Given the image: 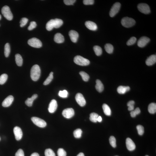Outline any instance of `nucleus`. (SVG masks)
<instances>
[{
	"label": "nucleus",
	"instance_id": "1",
	"mask_svg": "<svg viewBox=\"0 0 156 156\" xmlns=\"http://www.w3.org/2000/svg\"><path fill=\"white\" fill-rule=\"evenodd\" d=\"M40 73V67L38 65H36L33 66L30 71V76L32 80L36 81L39 79Z\"/></svg>",
	"mask_w": 156,
	"mask_h": 156
},
{
	"label": "nucleus",
	"instance_id": "2",
	"mask_svg": "<svg viewBox=\"0 0 156 156\" xmlns=\"http://www.w3.org/2000/svg\"><path fill=\"white\" fill-rule=\"evenodd\" d=\"M74 62L76 64L82 66H87L90 64L89 60L80 56H77L74 59Z\"/></svg>",
	"mask_w": 156,
	"mask_h": 156
},
{
	"label": "nucleus",
	"instance_id": "3",
	"mask_svg": "<svg viewBox=\"0 0 156 156\" xmlns=\"http://www.w3.org/2000/svg\"><path fill=\"white\" fill-rule=\"evenodd\" d=\"M136 22L134 19L128 17H124L121 21V24L125 27L128 28L134 26Z\"/></svg>",
	"mask_w": 156,
	"mask_h": 156
},
{
	"label": "nucleus",
	"instance_id": "4",
	"mask_svg": "<svg viewBox=\"0 0 156 156\" xmlns=\"http://www.w3.org/2000/svg\"><path fill=\"white\" fill-rule=\"evenodd\" d=\"M1 11L3 16L8 20L11 21L12 20L13 15L8 6H5L3 7Z\"/></svg>",
	"mask_w": 156,
	"mask_h": 156
},
{
	"label": "nucleus",
	"instance_id": "5",
	"mask_svg": "<svg viewBox=\"0 0 156 156\" xmlns=\"http://www.w3.org/2000/svg\"><path fill=\"white\" fill-rule=\"evenodd\" d=\"M28 44L31 47L39 48L42 47V42L39 39L36 38H33L29 39L28 41Z\"/></svg>",
	"mask_w": 156,
	"mask_h": 156
},
{
	"label": "nucleus",
	"instance_id": "6",
	"mask_svg": "<svg viewBox=\"0 0 156 156\" xmlns=\"http://www.w3.org/2000/svg\"><path fill=\"white\" fill-rule=\"evenodd\" d=\"M137 8L138 10L140 12L144 14H149L151 12L150 7L148 5L145 3H140L138 5Z\"/></svg>",
	"mask_w": 156,
	"mask_h": 156
},
{
	"label": "nucleus",
	"instance_id": "7",
	"mask_svg": "<svg viewBox=\"0 0 156 156\" xmlns=\"http://www.w3.org/2000/svg\"><path fill=\"white\" fill-rule=\"evenodd\" d=\"M31 119L34 124L40 128H44L47 125V124L45 121L38 117H32Z\"/></svg>",
	"mask_w": 156,
	"mask_h": 156
},
{
	"label": "nucleus",
	"instance_id": "8",
	"mask_svg": "<svg viewBox=\"0 0 156 156\" xmlns=\"http://www.w3.org/2000/svg\"><path fill=\"white\" fill-rule=\"evenodd\" d=\"M121 6L120 3H116L114 4L110 11V16L111 17H114L120 10Z\"/></svg>",
	"mask_w": 156,
	"mask_h": 156
},
{
	"label": "nucleus",
	"instance_id": "9",
	"mask_svg": "<svg viewBox=\"0 0 156 156\" xmlns=\"http://www.w3.org/2000/svg\"><path fill=\"white\" fill-rule=\"evenodd\" d=\"M75 99L77 103L81 107H84L85 105L86 101L83 96L82 94L80 93L77 94L75 97Z\"/></svg>",
	"mask_w": 156,
	"mask_h": 156
},
{
	"label": "nucleus",
	"instance_id": "10",
	"mask_svg": "<svg viewBox=\"0 0 156 156\" xmlns=\"http://www.w3.org/2000/svg\"><path fill=\"white\" fill-rule=\"evenodd\" d=\"M74 110L72 108H67L64 110L62 115L64 117L67 119H70L74 115Z\"/></svg>",
	"mask_w": 156,
	"mask_h": 156
},
{
	"label": "nucleus",
	"instance_id": "11",
	"mask_svg": "<svg viewBox=\"0 0 156 156\" xmlns=\"http://www.w3.org/2000/svg\"><path fill=\"white\" fill-rule=\"evenodd\" d=\"M150 40L149 38L146 36H142L138 40L137 45L139 47H144L149 43Z\"/></svg>",
	"mask_w": 156,
	"mask_h": 156
},
{
	"label": "nucleus",
	"instance_id": "12",
	"mask_svg": "<svg viewBox=\"0 0 156 156\" xmlns=\"http://www.w3.org/2000/svg\"><path fill=\"white\" fill-rule=\"evenodd\" d=\"M13 132L16 139L17 140H20L22 138L23 133L20 127L17 126L15 127L13 129Z\"/></svg>",
	"mask_w": 156,
	"mask_h": 156
},
{
	"label": "nucleus",
	"instance_id": "13",
	"mask_svg": "<svg viewBox=\"0 0 156 156\" xmlns=\"http://www.w3.org/2000/svg\"><path fill=\"white\" fill-rule=\"evenodd\" d=\"M127 149L129 151H133L136 148V145L132 140L130 138H127L126 140Z\"/></svg>",
	"mask_w": 156,
	"mask_h": 156
},
{
	"label": "nucleus",
	"instance_id": "14",
	"mask_svg": "<svg viewBox=\"0 0 156 156\" xmlns=\"http://www.w3.org/2000/svg\"><path fill=\"white\" fill-rule=\"evenodd\" d=\"M58 107L57 102L55 99L52 100L49 104L48 110L50 113H53L56 110Z\"/></svg>",
	"mask_w": 156,
	"mask_h": 156
},
{
	"label": "nucleus",
	"instance_id": "15",
	"mask_svg": "<svg viewBox=\"0 0 156 156\" xmlns=\"http://www.w3.org/2000/svg\"><path fill=\"white\" fill-rule=\"evenodd\" d=\"M70 39L73 43H76L77 41L79 34L77 32L74 30H71L69 32Z\"/></svg>",
	"mask_w": 156,
	"mask_h": 156
},
{
	"label": "nucleus",
	"instance_id": "16",
	"mask_svg": "<svg viewBox=\"0 0 156 156\" xmlns=\"http://www.w3.org/2000/svg\"><path fill=\"white\" fill-rule=\"evenodd\" d=\"M14 97L12 95H9L4 100L2 103L3 106L5 107H8L10 106L12 103Z\"/></svg>",
	"mask_w": 156,
	"mask_h": 156
},
{
	"label": "nucleus",
	"instance_id": "17",
	"mask_svg": "<svg viewBox=\"0 0 156 156\" xmlns=\"http://www.w3.org/2000/svg\"><path fill=\"white\" fill-rule=\"evenodd\" d=\"M85 25L86 27L90 30L96 31L97 30V25L95 23L91 21H86L85 23Z\"/></svg>",
	"mask_w": 156,
	"mask_h": 156
},
{
	"label": "nucleus",
	"instance_id": "18",
	"mask_svg": "<svg viewBox=\"0 0 156 156\" xmlns=\"http://www.w3.org/2000/svg\"><path fill=\"white\" fill-rule=\"evenodd\" d=\"M156 62V56L155 55H152L148 58L145 63L148 66H151L154 64Z\"/></svg>",
	"mask_w": 156,
	"mask_h": 156
},
{
	"label": "nucleus",
	"instance_id": "19",
	"mask_svg": "<svg viewBox=\"0 0 156 156\" xmlns=\"http://www.w3.org/2000/svg\"><path fill=\"white\" fill-rule=\"evenodd\" d=\"M55 41L58 43H63L64 41V37L60 33H57L55 34L54 38Z\"/></svg>",
	"mask_w": 156,
	"mask_h": 156
},
{
	"label": "nucleus",
	"instance_id": "20",
	"mask_svg": "<svg viewBox=\"0 0 156 156\" xmlns=\"http://www.w3.org/2000/svg\"><path fill=\"white\" fill-rule=\"evenodd\" d=\"M130 88L128 86H120L117 88V91L120 94H124L129 91Z\"/></svg>",
	"mask_w": 156,
	"mask_h": 156
},
{
	"label": "nucleus",
	"instance_id": "21",
	"mask_svg": "<svg viewBox=\"0 0 156 156\" xmlns=\"http://www.w3.org/2000/svg\"><path fill=\"white\" fill-rule=\"evenodd\" d=\"M38 97L37 94H35L33 95L30 98H28L25 102L26 105L29 107H31L33 103L34 100H35Z\"/></svg>",
	"mask_w": 156,
	"mask_h": 156
},
{
	"label": "nucleus",
	"instance_id": "22",
	"mask_svg": "<svg viewBox=\"0 0 156 156\" xmlns=\"http://www.w3.org/2000/svg\"><path fill=\"white\" fill-rule=\"evenodd\" d=\"M95 88L98 92H101L103 91L104 89V86L100 80H96Z\"/></svg>",
	"mask_w": 156,
	"mask_h": 156
},
{
	"label": "nucleus",
	"instance_id": "23",
	"mask_svg": "<svg viewBox=\"0 0 156 156\" xmlns=\"http://www.w3.org/2000/svg\"><path fill=\"white\" fill-rule=\"evenodd\" d=\"M54 20L51 19L48 22L46 25V28L48 31H50L54 28Z\"/></svg>",
	"mask_w": 156,
	"mask_h": 156
},
{
	"label": "nucleus",
	"instance_id": "24",
	"mask_svg": "<svg viewBox=\"0 0 156 156\" xmlns=\"http://www.w3.org/2000/svg\"><path fill=\"white\" fill-rule=\"evenodd\" d=\"M103 112L105 114L108 116L111 115V111L110 107L106 104H103L102 106Z\"/></svg>",
	"mask_w": 156,
	"mask_h": 156
},
{
	"label": "nucleus",
	"instance_id": "25",
	"mask_svg": "<svg viewBox=\"0 0 156 156\" xmlns=\"http://www.w3.org/2000/svg\"><path fill=\"white\" fill-rule=\"evenodd\" d=\"M15 60L16 64L19 66H21L23 64V59L21 55L17 54L15 55Z\"/></svg>",
	"mask_w": 156,
	"mask_h": 156
},
{
	"label": "nucleus",
	"instance_id": "26",
	"mask_svg": "<svg viewBox=\"0 0 156 156\" xmlns=\"http://www.w3.org/2000/svg\"><path fill=\"white\" fill-rule=\"evenodd\" d=\"M149 112L151 114H154L156 112V104L155 103H151L149 104L148 107Z\"/></svg>",
	"mask_w": 156,
	"mask_h": 156
},
{
	"label": "nucleus",
	"instance_id": "27",
	"mask_svg": "<svg viewBox=\"0 0 156 156\" xmlns=\"http://www.w3.org/2000/svg\"><path fill=\"white\" fill-rule=\"evenodd\" d=\"M105 49L108 53L111 54L113 53L114 47L111 44L107 43L106 44L105 46Z\"/></svg>",
	"mask_w": 156,
	"mask_h": 156
},
{
	"label": "nucleus",
	"instance_id": "28",
	"mask_svg": "<svg viewBox=\"0 0 156 156\" xmlns=\"http://www.w3.org/2000/svg\"><path fill=\"white\" fill-rule=\"evenodd\" d=\"M54 28H59L62 25L63 22L62 20L60 19H54Z\"/></svg>",
	"mask_w": 156,
	"mask_h": 156
},
{
	"label": "nucleus",
	"instance_id": "29",
	"mask_svg": "<svg viewBox=\"0 0 156 156\" xmlns=\"http://www.w3.org/2000/svg\"><path fill=\"white\" fill-rule=\"evenodd\" d=\"M11 49L10 45L8 43L5 44V55L6 57H8L10 54Z\"/></svg>",
	"mask_w": 156,
	"mask_h": 156
},
{
	"label": "nucleus",
	"instance_id": "30",
	"mask_svg": "<svg viewBox=\"0 0 156 156\" xmlns=\"http://www.w3.org/2000/svg\"><path fill=\"white\" fill-rule=\"evenodd\" d=\"M99 116L97 114L95 113H92L90 115V120L92 122L96 123L97 122V119Z\"/></svg>",
	"mask_w": 156,
	"mask_h": 156
},
{
	"label": "nucleus",
	"instance_id": "31",
	"mask_svg": "<svg viewBox=\"0 0 156 156\" xmlns=\"http://www.w3.org/2000/svg\"><path fill=\"white\" fill-rule=\"evenodd\" d=\"M93 49L96 55L100 56L102 54V51L101 48L100 46L97 45L94 46Z\"/></svg>",
	"mask_w": 156,
	"mask_h": 156
},
{
	"label": "nucleus",
	"instance_id": "32",
	"mask_svg": "<svg viewBox=\"0 0 156 156\" xmlns=\"http://www.w3.org/2000/svg\"><path fill=\"white\" fill-rule=\"evenodd\" d=\"M53 73L52 72L50 73L49 76L43 83L44 85H47L51 82L53 78Z\"/></svg>",
	"mask_w": 156,
	"mask_h": 156
},
{
	"label": "nucleus",
	"instance_id": "33",
	"mask_svg": "<svg viewBox=\"0 0 156 156\" xmlns=\"http://www.w3.org/2000/svg\"><path fill=\"white\" fill-rule=\"evenodd\" d=\"M80 76H81L83 80L84 81L87 82L89 80V75L86 72L81 71L79 73Z\"/></svg>",
	"mask_w": 156,
	"mask_h": 156
},
{
	"label": "nucleus",
	"instance_id": "34",
	"mask_svg": "<svg viewBox=\"0 0 156 156\" xmlns=\"http://www.w3.org/2000/svg\"><path fill=\"white\" fill-rule=\"evenodd\" d=\"M82 131L81 129H78L75 130L74 132V135L75 138H79L81 137Z\"/></svg>",
	"mask_w": 156,
	"mask_h": 156
},
{
	"label": "nucleus",
	"instance_id": "35",
	"mask_svg": "<svg viewBox=\"0 0 156 156\" xmlns=\"http://www.w3.org/2000/svg\"><path fill=\"white\" fill-rule=\"evenodd\" d=\"M8 75L6 74H3L0 76V84H4L8 79Z\"/></svg>",
	"mask_w": 156,
	"mask_h": 156
},
{
	"label": "nucleus",
	"instance_id": "36",
	"mask_svg": "<svg viewBox=\"0 0 156 156\" xmlns=\"http://www.w3.org/2000/svg\"><path fill=\"white\" fill-rule=\"evenodd\" d=\"M140 113V110L139 108H136L134 111H131L130 112L131 116L133 118L135 117L136 115L139 114Z\"/></svg>",
	"mask_w": 156,
	"mask_h": 156
},
{
	"label": "nucleus",
	"instance_id": "37",
	"mask_svg": "<svg viewBox=\"0 0 156 156\" xmlns=\"http://www.w3.org/2000/svg\"><path fill=\"white\" fill-rule=\"evenodd\" d=\"M109 142L112 147L114 148L116 147V140L114 136H111L110 137Z\"/></svg>",
	"mask_w": 156,
	"mask_h": 156
},
{
	"label": "nucleus",
	"instance_id": "38",
	"mask_svg": "<svg viewBox=\"0 0 156 156\" xmlns=\"http://www.w3.org/2000/svg\"><path fill=\"white\" fill-rule=\"evenodd\" d=\"M45 156H56L54 152L50 149H46L45 152Z\"/></svg>",
	"mask_w": 156,
	"mask_h": 156
},
{
	"label": "nucleus",
	"instance_id": "39",
	"mask_svg": "<svg viewBox=\"0 0 156 156\" xmlns=\"http://www.w3.org/2000/svg\"><path fill=\"white\" fill-rule=\"evenodd\" d=\"M134 104L135 102L134 101H130L128 102L127 103V106L128 107V109L129 111H132L133 110Z\"/></svg>",
	"mask_w": 156,
	"mask_h": 156
},
{
	"label": "nucleus",
	"instance_id": "40",
	"mask_svg": "<svg viewBox=\"0 0 156 156\" xmlns=\"http://www.w3.org/2000/svg\"><path fill=\"white\" fill-rule=\"evenodd\" d=\"M136 128L137 129L138 134L140 135H142L144 132L143 127L141 125H138L136 126Z\"/></svg>",
	"mask_w": 156,
	"mask_h": 156
},
{
	"label": "nucleus",
	"instance_id": "41",
	"mask_svg": "<svg viewBox=\"0 0 156 156\" xmlns=\"http://www.w3.org/2000/svg\"><path fill=\"white\" fill-rule=\"evenodd\" d=\"M136 38L135 37H132L128 40L127 43V45L128 46L131 45L136 43Z\"/></svg>",
	"mask_w": 156,
	"mask_h": 156
},
{
	"label": "nucleus",
	"instance_id": "42",
	"mask_svg": "<svg viewBox=\"0 0 156 156\" xmlns=\"http://www.w3.org/2000/svg\"><path fill=\"white\" fill-rule=\"evenodd\" d=\"M68 95V92L66 90L59 91V95L60 97L62 98H66Z\"/></svg>",
	"mask_w": 156,
	"mask_h": 156
},
{
	"label": "nucleus",
	"instance_id": "43",
	"mask_svg": "<svg viewBox=\"0 0 156 156\" xmlns=\"http://www.w3.org/2000/svg\"><path fill=\"white\" fill-rule=\"evenodd\" d=\"M58 156H66V152L62 148H60L57 151Z\"/></svg>",
	"mask_w": 156,
	"mask_h": 156
},
{
	"label": "nucleus",
	"instance_id": "44",
	"mask_svg": "<svg viewBox=\"0 0 156 156\" xmlns=\"http://www.w3.org/2000/svg\"><path fill=\"white\" fill-rule=\"evenodd\" d=\"M28 19L27 18H25V17H24L21 19V20L20 21V26L21 27H22L25 26L28 23Z\"/></svg>",
	"mask_w": 156,
	"mask_h": 156
},
{
	"label": "nucleus",
	"instance_id": "45",
	"mask_svg": "<svg viewBox=\"0 0 156 156\" xmlns=\"http://www.w3.org/2000/svg\"><path fill=\"white\" fill-rule=\"evenodd\" d=\"M36 26V22H30V26L28 27V29L29 30H31L35 28Z\"/></svg>",
	"mask_w": 156,
	"mask_h": 156
},
{
	"label": "nucleus",
	"instance_id": "46",
	"mask_svg": "<svg viewBox=\"0 0 156 156\" xmlns=\"http://www.w3.org/2000/svg\"><path fill=\"white\" fill-rule=\"evenodd\" d=\"M64 2L67 5H73L76 2L75 0H64Z\"/></svg>",
	"mask_w": 156,
	"mask_h": 156
},
{
	"label": "nucleus",
	"instance_id": "47",
	"mask_svg": "<svg viewBox=\"0 0 156 156\" xmlns=\"http://www.w3.org/2000/svg\"><path fill=\"white\" fill-rule=\"evenodd\" d=\"M94 2L93 0H84L83 1L84 4L85 5H92L93 4Z\"/></svg>",
	"mask_w": 156,
	"mask_h": 156
},
{
	"label": "nucleus",
	"instance_id": "48",
	"mask_svg": "<svg viewBox=\"0 0 156 156\" xmlns=\"http://www.w3.org/2000/svg\"><path fill=\"white\" fill-rule=\"evenodd\" d=\"M15 156H24V151L22 149H19L15 153Z\"/></svg>",
	"mask_w": 156,
	"mask_h": 156
},
{
	"label": "nucleus",
	"instance_id": "49",
	"mask_svg": "<svg viewBox=\"0 0 156 156\" xmlns=\"http://www.w3.org/2000/svg\"><path fill=\"white\" fill-rule=\"evenodd\" d=\"M102 121V118L100 116L98 117L97 119V121L99 122H101Z\"/></svg>",
	"mask_w": 156,
	"mask_h": 156
},
{
	"label": "nucleus",
	"instance_id": "50",
	"mask_svg": "<svg viewBox=\"0 0 156 156\" xmlns=\"http://www.w3.org/2000/svg\"><path fill=\"white\" fill-rule=\"evenodd\" d=\"M30 156H39V154L37 153H34L32 154Z\"/></svg>",
	"mask_w": 156,
	"mask_h": 156
},
{
	"label": "nucleus",
	"instance_id": "51",
	"mask_svg": "<svg viewBox=\"0 0 156 156\" xmlns=\"http://www.w3.org/2000/svg\"><path fill=\"white\" fill-rule=\"evenodd\" d=\"M77 156H84V155L83 153H80Z\"/></svg>",
	"mask_w": 156,
	"mask_h": 156
},
{
	"label": "nucleus",
	"instance_id": "52",
	"mask_svg": "<svg viewBox=\"0 0 156 156\" xmlns=\"http://www.w3.org/2000/svg\"><path fill=\"white\" fill-rule=\"evenodd\" d=\"M1 18H2L1 15H0V20H1Z\"/></svg>",
	"mask_w": 156,
	"mask_h": 156
},
{
	"label": "nucleus",
	"instance_id": "53",
	"mask_svg": "<svg viewBox=\"0 0 156 156\" xmlns=\"http://www.w3.org/2000/svg\"><path fill=\"white\" fill-rule=\"evenodd\" d=\"M145 156H148V155H146Z\"/></svg>",
	"mask_w": 156,
	"mask_h": 156
},
{
	"label": "nucleus",
	"instance_id": "54",
	"mask_svg": "<svg viewBox=\"0 0 156 156\" xmlns=\"http://www.w3.org/2000/svg\"><path fill=\"white\" fill-rule=\"evenodd\" d=\"M0 140H1V138H0Z\"/></svg>",
	"mask_w": 156,
	"mask_h": 156
},
{
	"label": "nucleus",
	"instance_id": "55",
	"mask_svg": "<svg viewBox=\"0 0 156 156\" xmlns=\"http://www.w3.org/2000/svg\"></svg>",
	"mask_w": 156,
	"mask_h": 156
}]
</instances>
